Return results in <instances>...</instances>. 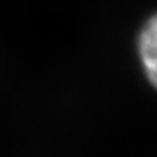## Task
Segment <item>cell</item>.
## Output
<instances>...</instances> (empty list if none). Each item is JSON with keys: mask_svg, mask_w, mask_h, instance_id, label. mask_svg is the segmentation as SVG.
<instances>
[{"mask_svg": "<svg viewBox=\"0 0 157 157\" xmlns=\"http://www.w3.org/2000/svg\"><path fill=\"white\" fill-rule=\"evenodd\" d=\"M138 53L147 80L157 88V13L141 27L138 37Z\"/></svg>", "mask_w": 157, "mask_h": 157, "instance_id": "obj_1", "label": "cell"}]
</instances>
